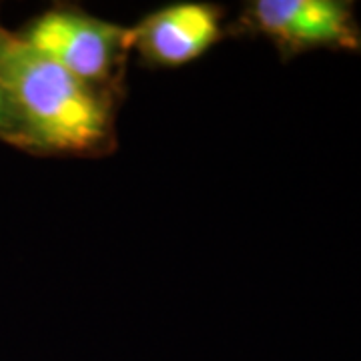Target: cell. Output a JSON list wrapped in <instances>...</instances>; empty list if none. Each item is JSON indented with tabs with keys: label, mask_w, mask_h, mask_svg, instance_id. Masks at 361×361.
Segmentation results:
<instances>
[{
	"label": "cell",
	"mask_w": 361,
	"mask_h": 361,
	"mask_svg": "<svg viewBox=\"0 0 361 361\" xmlns=\"http://www.w3.org/2000/svg\"><path fill=\"white\" fill-rule=\"evenodd\" d=\"M0 82L13 101L25 151L101 155L115 142V97L73 77L0 23Z\"/></svg>",
	"instance_id": "1"
},
{
	"label": "cell",
	"mask_w": 361,
	"mask_h": 361,
	"mask_svg": "<svg viewBox=\"0 0 361 361\" xmlns=\"http://www.w3.org/2000/svg\"><path fill=\"white\" fill-rule=\"evenodd\" d=\"M225 35L221 6L177 2L147 14L130 28V51L151 66H180L205 54Z\"/></svg>",
	"instance_id": "4"
},
{
	"label": "cell",
	"mask_w": 361,
	"mask_h": 361,
	"mask_svg": "<svg viewBox=\"0 0 361 361\" xmlns=\"http://www.w3.org/2000/svg\"><path fill=\"white\" fill-rule=\"evenodd\" d=\"M239 25L269 39L285 59L315 49H360L353 6L341 0H255Z\"/></svg>",
	"instance_id": "3"
},
{
	"label": "cell",
	"mask_w": 361,
	"mask_h": 361,
	"mask_svg": "<svg viewBox=\"0 0 361 361\" xmlns=\"http://www.w3.org/2000/svg\"><path fill=\"white\" fill-rule=\"evenodd\" d=\"M20 37L73 77L115 97L123 87L130 28L73 6H52L32 18Z\"/></svg>",
	"instance_id": "2"
},
{
	"label": "cell",
	"mask_w": 361,
	"mask_h": 361,
	"mask_svg": "<svg viewBox=\"0 0 361 361\" xmlns=\"http://www.w3.org/2000/svg\"><path fill=\"white\" fill-rule=\"evenodd\" d=\"M0 141L25 149V137L16 118V111L2 82H0Z\"/></svg>",
	"instance_id": "5"
}]
</instances>
